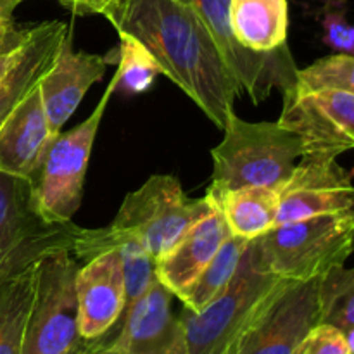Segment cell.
<instances>
[{
    "label": "cell",
    "instance_id": "cell-1",
    "mask_svg": "<svg viewBox=\"0 0 354 354\" xmlns=\"http://www.w3.org/2000/svg\"><path fill=\"white\" fill-rule=\"evenodd\" d=\"M104 17L118 35L144 45L159 73L223 130L241 90L192 7L182 0H118Z\"/></svg>",
    "mask_w": 354,
    "mask_h": 354
},
{
    "label": "cell",
    "instance_id": "cell-2",
    "mask_svg": "<svg viewBox=\"0 0 354 354\" xmlns=\"http://www.w3.org/2000/svg\"><path fill=\"white\" fill-rule=\"evenodd\" d=\"M223 140L211 151L213 182L218 192L241 187L280 189L303 158L299 137L279 121H244L234 113L223 128Z\"/></svg>",
    "mask_w": 354,
    "mask_h": 354
},
{
    "label": "cell",
    "instance_id": "cell-3",
    "mask_svg": "<svg viewBox=\"0 0 354 354\" xmlns=\"http://www.w3.org/2000/svg\"><path fill=\"white\" fill-rule=\"evenodd\" d=\"M353 239L354 216L349 209L275 225L251 245L266 272L282 280L306 282L344 266L354 252Z\"/></svg>",
    "mask_w": 354,
    "mask_h": 354
},
{
    "label": "cell",
    "instance_id": "cell-4",
    "mask_svg": "<svg viewBox=\"0 0 354 354\" xmlns=\"http://www.w3.org/2000/svg\"><path fill=\"white\" fill-rule=\"evenodd\" d=\"M211 199H190L171 175H154L128 194L109 227L116 237L135 239L156 263L209 211Z\"/></svg>",
    "mask_w": 354,
    "mask_h": 354
},
{
    "label": "cell",
    "instance_id": "cell-5",
    "mask_svg": "<svg viewBox=\"0 0 354 354\" xmlns=\"http://www.w3.org/2000/svg\"><path fill=\"white\" fill-rule=\"evenodd\" d=\"M116 85L118 75L114 73L93 113L75 128L52 138L33 182L35 206L47 223H68L82 206L93 142Z\"/></svg>",
    "mask_w": 354,
    "mask_h": 354
},
{
    "label": "cell",
    "instance_id": "cell-6",
    "mask_svg": "<svg viewBox=\"0 0 354 354\" xmlns=\"http://www.w3.org/2000/svg\"><path fill=\"white\" fill-rule=\"evenodd\" d=\"M282 279L259 265L249 242L237 270L223 290L201 311L180 313L190 354H223L265 297Z\"/></svg>",
    "mask_w": 354,
    "mask_h": 354
},
{
    "label": "cell",
    "instance_id": "cell-7",
    "mask_svg": "<svg viewBox=\"0 0 354 354\" xmlns=\"http://www.w3.org/2000/svg\"><path fill=\"white\" fill-rule=\"evenodd\" d=\"M71 254L69 249H59L38 261L21 354H71L83 342L75 289L80 266Z\"/></svg>",
    "mask_w": 354,
    "mask_h": 354
},
{
    "label": "cell",
    "instance_id": "cell-8",
    "mask_svg": "<svg viewBox=\"0 0 354 354\" xmlns=\"http://www.w3.org/2000/svg\"><path fill=\"white\" fill-rule=\"evenodd\" d=\"M78 225L47 223L35 206L33 183L0 171V280L59 249L73 251Z\"/></svg>",
    "mask_w": 354,
    "mask_h": 354
},
{
    "label": "cell",
    "instance_id": "cell-9",
    "mask_svg": "<svg viewBox=\"0 0 354 354\" xmlns=\"http://www.w3.org/2000/svg\"><path fill=\"white\" fill-rule=\"evenodd\" d=\"M322 279V277H320ZM282 280L223 354H292L304 335L318 325V282Z\"/></svg>",
    "mask_w": 354,
    "mask_h": 354
},
{
    "label": "cell",
    "instance_id": "cell-10",
    "mask_svg": "<svg viewBox=\"0 0 354 354\" xmlns=\"http://www.w3.org/2000/svg\"><path fill=\"white\" fill-rule=\"evenodd\" d=\"M279 124L299 137L303 158L337 159L342 152L354 149V95L294 85L283 92Z\"/></svg>",
    "mask_w": 354,
    "mask_h": 354
},
{
    "label": "cell",
    "instance_id": "cell-11",
    "mask_svg": "<svg viewBox=\"0 0 354 354\" xmlns=\"http://www.w3.org/2000/svg\"><path fill=\"white\" fill-rule=\"evenodd\" d=\"M196 10L209 31L225 64L237 82L241 97L248 95L252 104H259L273 88L283 92L296 85V64L289 47L275 54H254L237 44L228 21L230 0H182Z\"/></svg>",
    "mask_w": 354,
    "mask_h": 354
},
{
    "label": "cell",
    "instance_id": "cell-12",
    "mask_svg": "<svg viewBox=\"0 0 354 354\" xmlns=\"http://www.w3.org/2000/svg\"><path fill=\"white\" fill-rule=\"evenodd\" d=\"M354 204L351 175L335 159L301 158L279 189L277 223L346 213Z\"/></svg>",
    "mask_w": 354,
    "mask_h": 354
},
{
    "label": "cell",
    "instance_id": "cell-13",
    "mask_svg": "<svg viewBox=\"0 0 354 354\" xmlns=\"http://www.w3.org/2000/svg\"><path fill=\"white\" fill-rule=\"evenodd\" d=\"M78 330L83 341L118 335L127 306L123 261L116 249L102 252L78 268L75 277Z\"/></svg>",
    "mask_w": 354,
    "mask_h": 354
},
{
    "label": "cell",
    "instance_id": "cell-14",
    "mask_svg": "<svg viewBox=\"0 0 354 354\" xmlns=\"http://www.w3.org/2000/svg\"><path fill=\"white\" fill-rule=\"evenodd\" d=\"M171 299L173 294L158 280L123 315L113 339L116 348L123 354H190Z\"/></svg>",
    "mask_w": 354,
    "mask_h": 354
},
{
    "label": "cell",
    "instance_id": "cell-15",
    "mask_svg": "<svg viewBox=\"0 0 354 354\" xmlns=\"http://www.w3.org/2000/svg\"><path fill=\"white\" fill-rule=\"evenodd\" d=\"M109 62H113L111 55L75 50L73 30L69 28L54 64L38 86L48 124L55 135L61 133V128L73 116L90 86L104 78Z\"/></svg>",
    "mask_w": 354,
    "mask_h": 354
},
{
    "label": "cell",
    "instance_id": "cell-16",
    "mask_svg": "<svg viewBox=\"0 0 354 354\" xmlns=\"http://www.w3.org/2000/svg\"><path fill=\"white\" fill-rule=\"evenodd\" d=\"M230 235L220 207L211 199L209 211L183 234L171 251L156 263V277L173 297L182 299Z\"/></svg>",
    "mask_w": 354,
    "mask_h": 354
},
{
    "label": "cell",
    "instance_id": "cell-17",
    "mask_svg": "<svg viewBox=\"0 0 354 354\" xmlns=\"http://www.w3.org/2000/svg\"><path fill=\"white\" fill-rule=\"evenodd\" d=\"M54 137L35 88L0 124V171L33 183Z\"/></svg>",
    "mask_w": 354,
    "mask_h": 354
},
{
    "label": "cell",
    "instance_id": "cell-18",
    "mask_svg": "<svg viewBox=\"0 0 354 354\" xmlns=\"http://www.w3.org/2000/svg\"><path fill=\"white\" fill-rule=\"evenodd\" d=\"M69 28L64 21H45L28 26L26 41L17 50L12 68L0 82V124L38 88L41 78L54 64Z\"/></svg>",
    "mask_w": 354,
    "mask_h": 354
},
{
    "label": "cell",
    "instance_id": "cell-19",
    "mask_svg": "<svg viewBox=\"0 0 354 354\" xmlns=\"http://www.w3.org/2000/svg\"><path fill=\"white\" fill-rule=\"evenodd\" d=\"M228 21L237 44L254 54L287 48L289 0H230Z\"/></svg>",
    "mask_w": 354,
    "mask_h": 354
},
{
    "label": "cell",
    "instance_id": "cell-20",
    "mask_svg": "<svg viewBox=\"0 0 354 354\" xmlns=\"http://www.w3.org/2000/svg\"><path fill=\"white\" fill-rule=\"evenodd\" d=\"M207 196L216 203L235 237L254 241L275 227L279 213V189L241 187L218 192L207 189Z\"/></svg>",
    "mask_w": 354,
    "mask_h": 354
},
{
    "label": "cell",
    "instance_id": "cell-21",
    "mask_svg": "<svg viewBox=\"0 0 354 354\" xmlns=\"http://www.w3.org/2000/svg\"><path fill=\"white\" fill-rule=\"evenodd\" d=\"M38 261L0 280V354L23 353V339L37 287Z\"/></svg>",
    "mask_w": 354,
    "mask_h": 354
},
{
    "label": "cell",
    "instance_id": "cell-22",
    "mask_svg": "<svg viewBox=\"0 0 354 354\" xmlns=\"http://www.w3.org/2000/svg\"><path fill=\"white\" fill-rule=\"evenodd\" d=\"M248 245L249 241L230 235L223 242L216 256L211 259L206 270L201 273L199 279L180 299L183 303V308L190 311H201L204 306H207L230 282Z\"/></svg>",
    "mask_w": 354,
    "mask_h": 354
},
{
    "label": "cell",
    "instance_id": "cell-23",
    "mask_svg": "<svg viewBox=\"0 0 354 354\" xmlns=\"http://www.w3.org/2000/svg\"><path fill=\"white\" fill-rule=\"evenodd\" d=\"M318 324L341 332L354 327V268L335 266L318 282Z\"/></svg>",
    "mask_w": 354,
    "mask_h": 354
},
{
    "label": "cell",
    "instance_id": "cell-24",
    "mask_svg": "<svg viewBox=\"0 0 354 354\" xmlns=\"http://www.w3.org/2000/svg\"><path fill=\"white\" fill-rule=\"evenodd\" d=\"M118 85L116 90L127 95L145 93L159 75V68L147 48L127 35H120L118 47Z\"/></svg>",
    "mask_w": 354,
    "mask_h": 354
},
{
    "label": "cell",
    "instance_id": "cell-25",
    "mask_svg": "<svg viewBox=\"0 0 354 354\" xmlns=\"http://www.w3.org/2000/svg\"><path fill=\"white\" fill-rule=\"evenodd\" d=\"M296 86L303 90H341L354 95V55H327L308 68L297 69Z\"/></svg>",
    "mask_w": 354,
    "mask_h": 354
},
{
    "label": "cell",
    "instance_id": "cell-26",
    "mask_svg": "<svg viewBox=\"0 0 354 354\" xmlns=\"http://www.w3.org/2000/svg\"><path fill=\"white\" fill-rule=\"evenodd\" d=\"M324 41L337 54L354 55V24L346 17L344 0H325L320 10Z\"/></svg>",
    "mask_w": 354,
    "mask_h": 354
},
{
    "label": "cell",
    "instance_id": "cell-27",
    "mask_svg": "<svg viewBox=\"0 0 354 354\" xmlns=\"http://www.w3.org/2000/svg\"><path fill=\"white\" fill-rule=\"evenodd\" d=\"M292 354H351L344 332L327 324H318L308 332Z\"/></svg>",
    "mask_w": 354,
    "mask_h": 354
},
{
    "label": "cell",
    "instance_id": "cell-28",
    "mask_svg": "<svg viewBox=\"0 0 354 354\" xmlns=\"http://www.w3.org/2000/svg\"><path fill=\"white\" fill-rule=\"evenodd\" d=\"M24 0H0V54H12L26 41L28 28L14 21V10Z\"/></svg>",
    "mask_w": 354,
    "mask_h": 354
},
{
    "label": "cell",
    "instance_id": "cell-29",
    "mask_svg": "<svg viewBox=\"0 0 354 354\" xmlns=\"http://www.w3.org/2000/svg\"><path fill=\"white\" fill-rule=\"evenodd\" d=\"M64 9L76 16H90V14H104L116 6L118 0H57Z\"/></svg>",
    "mask_w": 354,
    "mask_h": 354
},
{
    "label": "cell",
    "instance_id": "cell-30",
    "mask_svg": "<svg viewBox=\"0 0 354 354\" xmlns=\"http://www.w3.org/2000/svg\"><path fill=\"white\" fill-rule=\"evenodd\" d=\"M92 354H123V353L116 348V344L113 342V337H109V335H104V337L95 339V344H93Z\"/></svg>",
    "mask_w": 354,
    "mask_h": 354
},
{
    "label": "cell",
    "instance_id": "cell-31",
    "mask_svg": "<svg viewBox=\"0 0 354 354\" xmlns=\"http://www.w3.org/2000/svg\"><path fill=\"white\" fill-rule=\"evenodd\" d=\"M19 48H17V50H19ZM17 50L12 52V54H0V82H2L3 76H6L7 73H9V69L12 68L14 61H16Z\"/></svg>",
    "mask_w": 354,
    "mask_h": 354
},
{
    "label": "cell",
    "instance_id": "cell-32",
    "mask_svg": "<svg viewBox=\"0 0 354 354\" xmlns=\"http://www.w3.org/2000/svg\"><path fill=\"white\" fill-rule=\"evenodd\" d=\"M93 344H95V341H83L71 354H92Z\"/></svg>",
    "mask_w": 354,
    "mask_h": 354
},
{
    "label": "cell",
    "instance_id": "cell-33",
    "mask_svg": "<svg viewBox=\"0 0 354 354\" xmlns=\"http://www.w3.org/2000/svg\"><path fill=\"white\" fill-rule=\"evenodd\" d=\"M344 335H346V342H348L349 346V351H351V354H354V327L349 328V330H346Z\"/></svg>",
    "mask_w": 354,
    "mask_h": 354
},
{
    "label": "cell",
    "instance_id": "cell-34",
    "mask_svg": "<svg viewBox=\"0 0 354 354\" xmlns=\"http://www.w3.org/2000/svg\"><path fill=\"white\" fill-rule=\"evenodd\" d=\"M351 213H353V216H354V204H353V207H351ZM353 249H354V239H353Z\"/></svg>",
    "mask_w": 354,
    "mask_h": 354
}]
</instances>
